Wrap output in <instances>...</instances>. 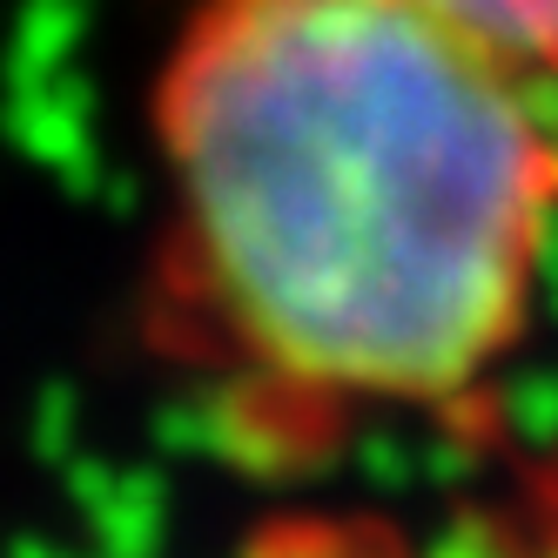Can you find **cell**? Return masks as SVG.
<instances>
[{"mask_svg": "<svg viewBox=\"0 0 558 558\" xmlns=\"http://www.w3.org/2000/svg\"><path fill=\"white\" fill-rule=\"evenodd\" d=\"M148 122V343L235 464L498 430L558 235L545 82L417 0H195Z\"/></svg>", "mask_w": 558, "mask_h": 558, "instance_id": "cell-1", "label": "cell"}, {"mask_svg": "<svg viewBox=\"0 0 558 558\" xmlns=\"http://www.w3.org/2000/svg\"><path fill=\"white\" fill-rule=\"evenodd\" d=\"M250 558H558V437L498 451L464 492L404 511H303L256 532Z\"/></svg>", "mask_w": 558, "mask_h": 558, "instance_id": "cell-2", "label": "cell"}, {"mask_svg": "<svg viewBox=\"0 0 558 558\" xmlns=\"http://www.w3.org/2000/svg\"><path fill=\"white\" fill-rule=\"evenodd\" d=\"M417 8L458 21L558 95V0H417Z\"/></svg>", "mask_w": 558, "mask_h": 558, "instance_id": "cell-3", "label": "cell"}]
</instances>
